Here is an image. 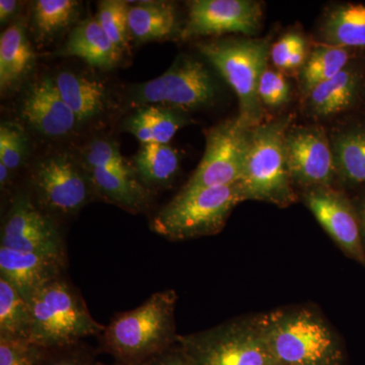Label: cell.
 Returning a JSON list of instances; mask_svg holds the SVG:
<instances>
[{"label": "cell", "instance_id": "cell-1", "mask_svg": "<svg viewBox=\"0 0 365 365\" xmlns=\"http://www.w3.org/2000/svg\"><path fill=\"white\" fill-rule=\"evenodd\" d=\"M173 289L158 292L131 311L115 314L98 336L100 350L119 365H146L178 343Z\"/></svg>", "mask_w": 365, "mask_h": 365}, {"label": "cell", "instance_id": "cell-2", "mask_svg": "<svg viewBox=\"0 0 365 365\" xmlns=\"http://www.w3.org/2000/svg\"><path fill=\"white\" fill-rule=\"evenodd\" d=\"M257 321L276 364L345 365L339 337L314 309H276Z\"/></svg>", "mask_w": 365, "mask_h": 365}, {"label": "cell", "instance_id": "cell-3", "mask_svg": "<svg viewBox=\"0 0 365 365\" xmlns=\"http://www.w3.org/2000/svg\"><path fill=\"white\" fill-rule=\"evenodd\" d=\"M292 115L253 127L241 181L242 200L262 201L280 208L297 201L288 169L287 133Z\"/></svg>", "mask_w": 365, "mask_h": 365}, {"label": "cell", "instance_id": "cell-4", "mask_svg": "<svg viewBox=\"0 0 365 365\" xmlns=\"http://www.w3.org/2000/svg\"><path fill=\"white\" fill-rule=\"evenodd\" d=\"M29 340L45 349L66 347L98 336L104 325L91 317L83 297L66 276L46 285L29 302Z\"/></svg>", "mask_w": 365, "mask_h": 365}, {"label": "cell", "instance_id": "cell-5", "mask_svg": "<svg viewBox=\"0 0 365 365\" xmlns=\"http://www.w3.org/2000/svg\"><path fill=\"white\" fill-rule=\"evenodd\" d=\"M242 201L239 184L182 189L151 220L150 228L170 241L215 235Z\"/></svg>", "mask_w": 365, "mask_h": 365}, {"label": "cell", "instance_id": "cell-6", "mask_svg": "<svg viewBox=\"0 0 365 365\" xmlns=\"http://www.w3.org/2000/svg\"><path fill=\"white\" fill-rule=\"evenodd\" d=\"M199 51L232 86L240 114L250 126L263 123L258 88L270 56L269 39H227L199 43Z\"/></svg>", "mask_w": 365, "mask_h": 365}, {"label": "cell", "instance_id": "cell-7", "mask_svg": "<svg viewBox=\"0 0 365 365\" xmlns=\"http://www.w3.org/2000/svg\"><path fill=\"white\" fill-rule=\"evenodd\" d=\"M191 365H277L256 318L227 322L202 332L179 335Z\"/></svg>", "mask_w": 365, "mask_h": 365}, {"label": "cell", "instance_id": "cell-8", "mask_svg": "<svg viewBox=\"0 0 365 365\" xmlns=\"http://www.w3.org/2000/svg\"><path fill=\"white\" fill-rule=\"evenodd\" d=\"M220 86L200 60L180 56L162 76L132 88L133 105L162 106L176 111H194L215 102Z\"/></svg>", "mask_w": 365, "mask_h": 365}, {"label": "cell", "instance_id": "cell-9", "mask_svg": "<svg viewBox=\"0 0 365 365\" xmlns=\"http://www.w3.org/2000/svg\"><path fill=\"white\" fill-rule=\"evenodd\" d=\"M252 128L237 116L206 130L202 160L182 189L228 186L241 181Z\"/></svg>", "mask_w": 365, "mask_h": 365}, {"label": "cell", "instance_id": "cell-10", "mask_svg": "<svg viewBox=\"0 0 365 365\" xmlns=\"http://www.w3.org/2000/svg\"><path fill=\"white\" fill-rule=\"evenodd\" d=\"M32 187L34 201L52 217L76 215L95 194L83 163L66 153L41 160L33 170Z\"/></svg>", "mask_w": 365, "mask_h": 365}, {"label": "cell", "instance_id": "cell-11", "mask_svg": "<svg viewBox=\"0 0 365 365\" xmlns=\"http://www.w3.org/2000/svg\"><path fill=\"white\" fill-rule=\"evenodd\" d=\"M0 247L66 258V242L55 218L26 192L11 199L2 222Z\"/></svg>", "mask_w": 365, "mask_h": 365}, {"label": "cell", "instance_id": "cell-12", "mask_svg": "<svg viewBox=\"0 0 365 365\" xmlns=\"http://www.w3.org/2000/svg\"><path fill=\"white\" fill-rule=\"evenodd\" d=\"M263 9L253 0H195L190 2L182 39L237 33L254 36L260 31Z\"/></svg>", "mask_w": 365, "mask_h": 365}, {"label": "cell", "instance_id": "cell-13", "mask_svg": "<svg viewBox=\"0 0 365 365\" xmlns=\"http://www.w3.org/2000/svg\"><path fill=\"white\" fill-rule=\"evenodd\" d=\"M287 153L288 169L294 184L306 189L332 186L337 175L333 148L322 127L288 129Z\"/></svg>", "mask_w": 365, "mask_h": 365}, {"label": "cell", "instance_id": "cell-14", "mask_svg": "<svg viewBox=\"0 0 365 365\" xmlns=\"http://www.w3.org/2000/svg\"><path fill=\"white\" fill-rule=\"evenodd\" d=\"M304 203L340 249L365 266V249L356 208L331 187L307 189Z\"/></svg>", "mask_w": 365, "mask_h": 365}, {"label": "cell", "instance_id": "cell-15", "mask_svg": "<svg viewBox=\"0 0 365 365\" xmlns=\"http://www.w3.org/2000/svg\"><path fill=\"white\" fill-rule=\"evenodd\" d=\"M21 111L26 123L44 136L68 135L81 123L60 96L54 79L49 76H44L28 88Z\"/></svg>", "mask_w": 365, "mask_h": 365}, {"label": "cell", "instance_id": "cell-16", "mask_svg": "<svg viewBox=\"0 0 365 365\" xmlns=\"http://www.w3.org/2000/svg\"><path fill=\"white\" fill-rule=\"evenodd\" d=\"M66 258L0 247V277L28 302L46 285L64 275Z\"/></svg>", "mask_w": 365, "mask_h": 365}, {"label": "cell", "instance_id": "cell-17", "mask_svg": "<svg viewBox=\"0 0 365 365\" xmlns=\"http://www.w3.org/2000/svg\"><path fill=\"white\" fill-rule=\"evenodd\" d=\"M62 54L85 60L98 68H114L121 60L122 53L113 44L97 19L81 21L72 31Z\"/></svg>", "mask_w": 365, "mask_h": 365}, {"label": "cell", "instance_id": "cell-18", "mask_svg": "<svg viewBox=\"0 0 365 365\" xmlns=\"http://www.w3.org/2000/svg\"><path fill=\"white\" fill-rule=\"evenodd\" d=\"M95 195L132 213L143 212L151 201L150 190L137 176L103 169H86Z\"/></svg>", "mask_w": 365, "mask_h": 365}, {"label": "cell", "instance_id": "cell-19", "mask_svg": "<svg viewBox=\"0 0 365 365\" xmlns=\"http://www.w3.org/2000/svg\"><path fill=\"white\" fill-rule=\"evenodd\" d=\"M32 46L26 37V26L16 21L0 37V88L2 93L16 88L32 71Z\"/></svg>", "mask_w": 365, "mask_h": 365}, {"label": "cell", "instance_id": "cell-20", "mask_svg": "<svg viewBox=\"0 0 365 365\" xmlns=\"http://www.w3.org/2000/svg\"><path fill=\"white\" fill-rule=\"evenodd\" d=\"M53 79L60 96L79 122L98 116L107 108L109 96L100 81L71 71L60 72Z\"/></svg>", "mask_w": 365, "mask_h": 365}, {"label": "cell", "instance_id": "cell-21", "mask_svg": "<svg viewBox=\"0 0 365 365\" xmlns=\"http://www.w3.org/2000/svg\"><path fill=\"white\" fill-rule=\"evenodd\" d=\"M187 123L182 112L162 106H144L127 118L123 126L141 144H169Z\"/></svg>", "mask_w": 365, "mask_h": 365}, {"label": "cell", "instance_id": "cell-22", "mask_svg": "<svg viewBox=\"0 0 365 365\" xmlns=\"http://www.w3.org/2000/svg\"><path fill=\"white\" fill-rule=\"evenodd\" d=\"M359 74L347 66L325 83H319L307 96V108L314 116L329 117L349 109L359 88Z\"/></svg>", "mask_w": 365, "mask_h": 365}, {"label": "cell", "instance_id": "cell-23", "mask_svg": "<svg viewBox=\"0 0 365 365\" xmlns=\"http://www.w3.org/2000/svg\"><path fill=\"white\" fill-rule=\"evenodd\" d=\"M131 37L138 42L168 39L179 31L177 11L168 2H140L129 6Z\"/></svg>", "mask_w": 365, "mask_h": 365}, {"label": "cell", "instance_id": "cell-24", "mask_svg": "<svg viewBox=\"0 0 365 365\" xmlns=\"http://www.w3.org/2000/svg\"><path fill=\"white\" fill-rule=\"evenodd\" d=\"M321 38L334 47H365L364 4H345L329 11L322 25Z\"/></svg>", "mask_w": 365, "mask_h": 365}, {"label": "cell", "instance_id": "cell-25", "mask_svg": "<svg viewBox=\"0 0 365 365\" xmlns=\"http://www.w3.org/2000/svg\"><path fill=\"white\" fill-rule=\"evenodd\" d=\"M179 168V153L170 144H141L134 157L137 178L150 190L169 185Z\"/></svg>", "mask_w": 365, "mask_h": 365}, {"label": "cell", "instance_id": "cell-26", "mask_svg": "<svg viewBox=\"0 0 365 365\" xmlns=\"http://www.w3.org/2000/svg\"><path fill=\"white\" fill-rule=\"evenodd\" d=\"M336 174L350 184L365 182V130L353 129L335 136L333 141Z\"/></svg>", "mask_w": 365, "mask_h": 365}, {"label": "cell", "instance_id": "cell-27", "mask_svg": "<svg viewBox=\"0 0 365 365\" xmlns=\"http://www.w3.org/2000/svg\"><path fill=\"white\" fill-rule=\"evenodd\" d=\"M349 60V50L346 48L327 45L314 49L300 69L302 93L307 97L319 83H325L344 71Z\"/></svg>", "mask_w": 365, "mask_h": 365}, {"label": "cell", "instance_id": "cell-28", "mask_svg": "<svg viewBox=\"0 0 365 365\" xmlns=\"http://www.w3.org/2000/svg\"><path fill=\"white\" fill-rule=\"evenodd\" d=\"M30 306L4 278L0 277V338L29 340Z\"/></svg>", "mask_w": 365, "mask_h": 365}, {"label": "cell", "instance_id": "cell-29", "mask_svg": "<svg viewBox=\"0 0 365 365\" xmlns=\"http://www.w3.org/2000/svg\"><path fill=\"white\" fill-rule=\"evenodd\" d=\"M74 0H38L34 4L33 21L43 37L61 32L78 14Z\"/></svg>", "mask_w": 365, "mask_h": 365}, {"label": "cell", "instance_id": "cell-30", "mask_svg": "<svg viewBox=\"0 0 365 365\" xmlns=\"http://www.w3.org/2000/svg\"><path fill=\"white\" fill-rule=\"evenodd\" d=\"M130 4L121 0H106L98 4L97 21L113 44L123 53L130 39L128 11Z\"/></svg>", "mask_w": 365, "mask_h": 365}, {"label": "cell", "instance_id": "cell-31", "mask_svg": "<svg viewBox=\"0 0 365 365\" xmlns=\"http://www.w3.org/2000/svg\"><path fill=\"white\" fill-rule=\"evenodd\" d=\"M81 163L85 169H103L137 176L135 169L125 160L119 146L109 139L98 138L91 141L83 151Z\"/></svg>", "mask_w": 365, "mask_h": 365}, {"label": "cell", "instance_id": "cell-32", "mask_svg": "<svg viewBox=\"0 0 365 365\" xmlns=\"http://www.w3.org/2000/svg\"><path fill=\"white\" fill-rule=\"evenodd\" d=\"M270 57L274 66L280 71L302 69L307 59L306 40L299 34H287L272 46Z\"/></svg>", "mask_w": 365, "mask_h": 365}, {"label": "cell", "instance_id": "cell-33", "mask_svg": "<svg viewBox=\"0 0 365 365\" xmlns=\"http://www.w3.org/2000/svg\"><path fill=\"white\" fill-rule=\"evenodd\" d=\"M28 150V138L21 127L13 123H2L0 127V163L14 172L25 163Z\"/></svg>", "mask_w": 365, "mask_h": 365}, {"label": "cell", "instance_id": "cell-34", "mask_svg": "<svg viewBox=\"0 0 365 365\" xmlns=\"http://www.w3.org/2000/svg\"><path fill=\"white\" fill-rule=\"evenodd\" d=\"M47 350L30 340L0 338V365H37Z\"/></svg>", "mask_w": 365, "mask_h": 365}, {"label": "cell", "instance_id": "cell-35", "mask_svg": "<svg viewBox=\"0 0 365 365\" xmlns=\"http://www.w3.org/2000/svg\"><path fill=\"white\" fill-rule=\"evenodd\" d=\"M258 93L262 105L279 108L289 102L292 90L287 79L280 71L267 67L262 74Z\"/></svg>", "mask_w": 365, "mask_h": 365}, {"label": "cell", "instance_id": "cell-36", "mask_svg": "<svg viewBox=\"0 0 365 365\" xmlns=\"http://www.w3.org/2000/svg\"><path fill=\"white\" fill-rule=\"evenodd\" d=\"M93 349L85 342L48 349L37 365H97Z\"/></svg>", "mask_w": 365, "mask_h": 365}, {"label": "cell", "instance_id": "cell-37", "mask_svg": "<svg viewBox=\"0 0 365 365\" xmlns=\"http://www.w3.org/2000/svg\"><path fill=\"white\" fill-rule=\"evenodd\" d=\"M146 365H191V364L177 344L158 355Z\"/></svg>", "mask_w": 365, "mask_h": 365}, {"label": "cell", "instance_id": "cell-38", "mask_svg": "<svg viewBox=\"0 0 365 365\" xmlns=\"http://www.w3.org/2000/svg\"><path fill=\"white\" fill-rule=\"evenodd\" d=\"M19 2L16 0H1L0 1V23L1 25L13 18L14 14L18 11Z\"/></svg>", "mask_w": 365, "mask_h": 365}, {"label": "cell", "instance_id": "cell-39", "mask_svg": "<svg viewBox=\"0 0 365 365\" xmlns=\"http://www.w3.org/2000/svg\"><path fill=\"white\" fill-rule=\"evenodd\" d=\"M11 178V170L6 165H4V163H0V186H1L2 191L9 186Z\"/></svg>", "mask_w": 365, "mask_h": 365}, {"label": "cell", "instance_id": "cell-40", "mask_svg": "<svg viewBox=\"0 0 365 365\" xmlns=\"http://www.w3.org/2000/svg\"><path fill=\"white\" fill-rule=\"evenodd\" d=\"M357 215L360 223V230H361L362 240L365 242V196L360 201L356 208Z\"/></svg>", "mask_w": 365, "mask_h": 365}, {"label": "cell", "instance_id": "cell-41", "mask_svg": "<svg viewBox=\"0 0 365 365\" xmlns=\"http://www.w3.org/2000/svg\"><path fill=\"white\" fill-rule=\"evenodd\" d=\"M97 365H119V364H102V362H98V361Z\"/></svg>", "mask_w": 365, "mask_h": 365}]
</instances>
